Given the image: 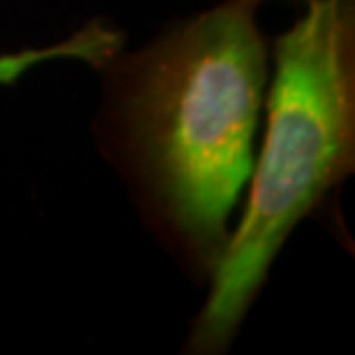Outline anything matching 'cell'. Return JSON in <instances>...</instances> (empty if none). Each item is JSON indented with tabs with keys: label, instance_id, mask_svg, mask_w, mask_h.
Instances as JSON below:
<instances>
[{
	"label": "cell",
	"instance_id": "cell-1",
	"mask_svg": "<svg viewBox=\"0 0 355 355\" xmlns=\"http://www.w3.org/2000/svg\"><path fill=\"white\" fill-rule=\"evenodd\" d=\"M257 12L252 0H224L97 65L99 146L196 282L212 279L229 247L231 212L257 159L270 79Z\"/></svg>",
	"mask_w": 355,
	"mask_h": 355
},
{
	"label": "cell",
	"instance_id": "cell-2",
	"mask_svg": "<svg viewBox=\"0 0 355 355\" xmlns=\"http://www.w3.org/2000/svg\"><path fill=\"white\" fill-rule=\"evenodd\" d=\"M266 137L187 353H226L295 226L355 168V0H309L275 40Z\"/></svg>",
	"mask_w": 355,
	"mask_h": 355
},
{
	"label": "cell",
	"instance_id": "cell-3",
	"mask_svg": "<svg viewBox=\"0 0 355 355\" xmlns=\"http://www.w3.org/2000/svg\"><path fill=\"white\" fill-rule=\"evenodd\" d=\"M252 3L257 5V7H261L263 3H270V0H252ZM284 3H295V5H297V3H304V5H307L309 0H284Z\"/></svg>",
	"mask_w": 355,
	"mask_h": 355
}]
</instances>
